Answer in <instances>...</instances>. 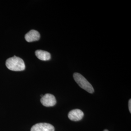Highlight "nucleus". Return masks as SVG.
Wrapping results in <instances>:
<instances>
[{
	"instance_id": "f03ea898",
	"label": "nucleus",
	"mask_w": 131,
	"mask_h": 131,
	"mask_svg": "<svg viewBox=\"0 0 131 131\" xmlns=\"http://www.w3.org/2000/svg\"><path fill=\"white\" fill-rule=\"evenodd\" d=\"M73 78L75 82L80 86L90 93H93L94 91L92 85L84 77L79 73H74Z\"/></svg>"
},
{
	"instance_id": "39448f33",
	"label": "nucleus",
	"mask_w": 131,
	"mask_h": 131,
	"mask_svg": "<svg viewBox=\"0 0 131 131\" xmlns=\"http://www.w3.org/2000/svg\"><path fill=\"white\" fill-rule=\"evenodd\" d=\"M84 114L83 112L78 109H73L69 113L68 117L69 119L74 122H77L81 120L84 117Z\"/></svg>"
},
{
	"instance_id": "f257e3e1",
	"label": "nucleus",
	"mask_w": 131,
	"mask_h": 131,
	"mask_svg": "<svg viewBox=\"0 0 131 131\" xmlns=\"http://www.w3.org/2000/svg\"><path fill=\"white\" fill-rule=\"evenodd\" d=\"M6 66L10 70L15 71H23L25 69L24 60L19 57L14 56L6 61Z\"/></svg>"
},
{
	"instance_id": "423d86ee",
	"label": "nucleus",
	"mask_w": 131,
	"mask_h": 131,
	"mask_svg": "<svg viewBox=\"0 0 131 131\" xmlns=\"http://www.w3.org/2000/svg\"><path fill=\"white\" fill-rule=\"evenodd\" d=\"M40 34L38 31L32 30L25 35V39L27 42H33L38 40L40 39Z\"/></svg>"
},
{
	"instance_id": "20e7f679",
	"label": "nucleus",
	"mask_w": 131,
	"mask_h": 131,
	"mask_svg": "<svg viewBox=\"0 0 131 131\" xmlns=\"http://www.w3.org/2000/svg\"><path fill=\"white\" fill-rule=\"evenodd\" d=\"M54 127L47 123H38L32 126L31 131H54Z\"/></svg>"
},
{
	"instance_id": "1a4fd4ad",
	"label": "nucleus",
	"mask_w": 131,
	"mask_h": 131,
	"mask_svg": "<svg viewBox=\"0 0 131 131\" xmlns=\"http://www.w3.org/2000/svg\"><path fill=\"white\" fill-rule=\"evenodd\" d=\"M109 131L108 130H104V131Z\"/></svg>"
},
{
	"instance_id": "7ed1b4c3",
	"label": "nucleus",
	"mask_w": 131,
	"mask_h": 131,
	"mask_svg": "<svg viewBox=\"0 0 131 131\" xmlns=\"http://www.w3.org/2000/svg\"><path fill=\"white\" fill-rule=\"evenodd\" d=\"M40 102L42 105L46 107H52L56 103V100L54 96L51 94H46L41 97Z\"/></svg>"
},
{
	"instance_id": "0eeeda50",
	"label": "nucleus",
	"mask_w": 131,
	"mask_h": 131,
	"mask_svg": "<svg viewBox=\"0 0 131 131\" xmlns=\"http://www.w3.org/2000/svg\"><path fill=\"white\" fill-rule=\"evenodd\" d=\"M35 54L39 59L42 61L49 60L51 58V54L49 52L43 50L36 51Z\"/></svg>"
},
{
	"instance_id": "6e6552de",
	"label": "nucleus",
	"mask_w": 131,
	"mask_h": 131,
	"mask_svg": "<svg viewBox=\"0 0 131 131\" xmlns=\"http://www.w3.org/2000/svg\"><path fill=\"white\" fill-rule=\"evenodd\" d=\"M128 106H129V111L130 113H131V100L130 99L129 101V103H128Z\"/></svg>"
}]
</instances>
